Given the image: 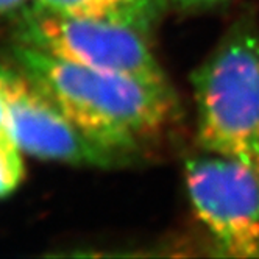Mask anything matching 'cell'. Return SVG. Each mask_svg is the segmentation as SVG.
Masks as SVG:
<instances>
[{
	"label": "cell",
	"instance_id": "cell-4",
	"mask_svg": "<svg viewBox=\"0 0 259 259\" xmlns=\"http://www.w3.org/2000/svg\"><path fill=\"white\" fill-rule=\"evenodd\" d=\"M186 189L198 219L231 257H259V170L209 153L184 165Z\"/></svg>",
	"mask_w": 259,
	"mask_h": 259
},
{
	"label": "cell",
	"instance_id": "cell-5",
	"mask_svg": "<svg viewBox=\"0 0 259 259\" xmlns=\"http://www.w3.org/2000/svg\"><path fill=\"white\" fill-rule=\"evenodd\" d=\"M10 133L21 150L42 159L88 167H119L135 156L99 144L73 123L22 70L0 66Z\"/></svg>",
	"mask_w": 259,
	"mask_h": 259
},
{
	"label": "cell",
	"instance_id": "cell-3",
	"mask_svg": "<svg viewBox=\"0 0 259 259\" xmlns=\"http://www.w3.org/2000/svg\"><path fill=\"white\" fill-rule=\"evenodd\" d=\"M22 44L99 70L159 88L167 77L145 39V30L113 16H66L33 7L21 21Z\"/></svg>",
	"mask_w": 259,
	"mask_h": 259
},
{
	"label": "cell",
	"instance_id": "cell-7",
	"mask_svg": "<svg viewBox=\"0 0 259 259\" xmlns=\"http://www.w3.org/2000/svg\"><path fill=\"white\" fill-rule=\"evenodd\" d=\"M109 16L147 30L161 8V0H103Z\"/></svg>",
	"mask_w": 259,
	"mask_h": 259
},
{
	"label": "cell",
	"instance_id": "cell-11",
	"mask_svg": "<svg viewBox=\"0 0 259 259\" xmlns=\"http://www.w3.org/2000/svg\"><path fill=\"white\" fill-rule=\"evenodd\" d=\"M24 2H25V0H0V14L16 10L17 7H21Z\"/></svg>",
	"mask_w": 259,
	"mask_h": 259
},
{
	"label": "cell",
	"instance_id": "cell-8",
	"mask_svg": "<svg viewBox=\"0 0 259 259\" xmlns=\"http://www.w3.org/2000/svg\"><path fill=\"white\" fill-rule=\"evenodd\" d=\"M34 7L66 16H109L103 0H36Z\"/></svg>",
	"mask_w": 259,
	"mask_h": 259
},
{
	"label": "cell",
	"instance_id": "cell-10",
	"mask_svg": "<svg viewBox=\"0 0 259 259\" xmlns=\"http://www.w3.org/2000/svg\"><path fill=\"white\" fill-rule=\"evenodd\" d=\"M0 136H11L8 126V106H7L2 84H0Z\"/></svg>",
	"mask_w": 259,
	"mask_h": 259
},
{
	"label": "cell",
	"instance_id": "cell-6",
	"mask_svg": "<svg viewBox=\"0 0 259 259\" xmlns=\"http://www.w3.org/2000/svg\"><path fill=\"white\" fill-rule=\"evenodd\" d=\"M19 150L11 136H0V197L11 194L24 177Z\"/></svg>",
	"mask_w": 259,
	"mask_h": 259
},
{
	"label": "cell",
	"instance_id": "cell-1",
	"mask_svg": "<svg viewBox=\"0 0 259 259\" xmlns=\"http://www.w3.org/2000/svg\"><path fill=\"white\" fill-rule=\"evenodd\" d=\"M14 57L89 138L126 155L135 156L144 141L158 135L175 108L172 88L99 70L27 44L17 47Z\"/></svg>",
	"mask_w": 259,
	"mask_h": 259
},
{
	"label": "cell",
	"instance_id": "cell-9",
	"mask_svg": "<svg viewBox=\"0 0 259 259\" xmlns=\"http://www.w3.org/2000/svg\"><path fill=\"white\" fill-rule=\"evenodd\" d=\"M172 2L181 10H208L225 4L228 0H172Z\"/></svg>",
	"mask_w": 259,
	"mask_h": 259
},
{
	"label": "cell",
	"instance_id": "cell-2",
	"mask_svg": "<svg viewBox=\"0 0 259 259\" xmlns=\"http://www.w3.org/2000/svg\"><path fill=\"white\" fill-rule=\"evenodd\" d=\"M198 142L259 170V31L237 21L192 73Z\"/></svg>",
	"mask_w": 259,
	"mask_h": 259
}]
</instances>
